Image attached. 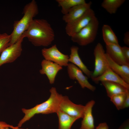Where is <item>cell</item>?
I'll use <instances>...</instances> for the list:
<instances>
[{
    "label": "cell",
    "instance_id": "cell-31",
    "mask_svg": "<svg viewBox=\"0 0 129 129\" xmlns=\"http://www.w3.org/2000/svg\"><path fill=\"white\" fill-rule=\"evenodd\" d=\"M0 129H9V127H6L0 128Z\"/></svg>",
    "mask_w": 129,
    "mask_h": 129
},
{
    "label": "cell",
    "instance_id": "cell-15",
    "mask_svg": "<svg viewBox=\"0 0 129 129\" xmlns=\"http://www.w3.org/2000/svg\"><path fill=\"white\" fill-rule=\"evenodd\" d=\"M95 104L93 100L89 101L85 106V110L80 129H94V121L92 108Z\"/></svg>",
    "mask_w": 129,
    "mask_h": 129
},
{
    "label": "cell",
    "instance_id": "cell-24",
    "mask_svg": "<svg viewBox=\"0 0 129 129\" xmlns=\"http://www.w3.org/2000/svg\"><path fill=\"white\" fill-rule=\"evenodd\" d=\"M11 39L10 35L5 33H0V54L9 46Z\"/></svg>",
    "mask_w": 129,
    "mask_h": 129
},
{
    "label": "cell",
    "instance_id": "cell-3",
    "mask_svg": "<svg viewBox=\"0 0 129 129\" xmlns=\"http://www.w3.org/2000/svg\"><path fill=\"white\" fill-rule=\"evenodd\" d=\"M38 12V5L34 0H32L24 6L23 9V16L20 20L15 21L13 24V30L10 34L11 39L9 46L17 41Z\"/></svg>",
    "mask_w": 129,
    "mask_h": 129
},
{
    "label": "cell",
    "instance_id": "cell-14",
    "mask_svg": "<svg viewBox=\"0 0 129 129\" xmlns=\"http://www.w3.org/2000/svg\"><path fill=\"white\" fill-rule=\"evenodd\" d=\"M96 83L100 81H107L120 84L129 90V84L124 81L118 75L114 72L108 66L106 71L101 75L91 79Z\"/></svg>",
    "mask_w": 129,
    "mask_h": 129
},
{
    "label": "cell",
    "instance_id": "cell-16",
    "mask_svg": "<svg viewBox=\"0 0 129 129\" xmlns=\"http://www.w3.org/2000/svg\"><path fill=\"white\" fill-rule=\"evenodd\" d=\"M105 56L108 67L125 82L129 84V66L121 65L113 61L106 53Z\"/></svg>",
    "mask_w": 129,
    "mask_h": 129
},
{
    "label": "cell",
    "instance_id": "cell-22",
    "mask_svg": "<svg viewBox=\"0 0 129 129\" xmlns=\"http://www.w3.org/2000/svg\"><path fill=\"white\" fill-rule=\"evenodd\" d=\"M125 1V0H104L101 5L109 14H114Z\"/></svg>",
    "mask_w": 129,
    "mask_h": 129
},
{
    "label": "cell",
    "instance_id": "cell-25",
    "mask_svg": "<svg viewBox=\"0 0 129 129\" xmlns=\"http://www.w3.org/2000/svg\"><path fill=\"white\" fill-rule=\"evenodd\" d=\"M124 55L127 61L129 63V48L126 46L121 47Z\"/></svg>",
    "mask_w": 129,
    "mask_h": 129
},
{
    "label": "cell",
    "instance_id": "cell-13",
    "mask_svg": "<svg viewBox=\"0 0 129 129\" xmlns=\"http://www.w3.org/2000/svg\"><path fill=\"white\" fill-rule=\"evenodd\" d=\"M107 54L114 62L121 65L129 66L123 54L121 47L119 44H110L106 45Z\"/></svg>",
    "mask_w": 129,
    "mask_h": 129
},
{
    "label": "cell",
    "instance_id": "cell-23",
    "mask_svg": "<svg viewBox=\"0 0 129 129\" xmlns=\"http://www.w3.org/2000/svg\"><path fill=\"white\" fill-rule=\"evenodd\" d=\"M128 91L127 93L117 94L110 98V101L118 110L122 109Z\"/></svg>",
    "mask_w": 129,
    "mask_h": 129
},
{
    "label": "cell",
    "instance_id": "cell-12",
    "mask_svg": "<svg viewBox=\"0 0 129 129\" xmlns=\"http://www.w3.org/2000/svg\"><path fill=\"white\" fill-rule=\"evenodd\" d=\"M92 4V2L90 1L73 7L67 13L63 15L62 17L63 20L67 23L76 20L91 8Z\"/></svg>",
    "mask_w": 129,
    "mask_h": 129
},
{
    "label": "cell",
    "instance_id": "cell-27",
    "mask_svg": "<svg viewBox=\"0 0 129 129\" xmlns=\"http://www.w3.org/2000/svg\"><path fill=\"white\" fill-rule=\"evenodd\" d=\"M118 129H129V119L124 121Z\"/></svg>",
    "mask_w": 129,
    "mask_h": 129
},
{
    "label": "cell",
    "instance_id": "cell-29",
    "mask_svg": "<svg viewBox=\"0 0 129 129\" xmlns=\"http://www.w3.org/2000/svg\"><path fill=\"white\" fill-rule=\"evenodd\" d=\"M129 107V91L127 93V96L125 99L122 109L128 108Z\"/></svg>",
    "mask_w": 129,
    "mask_h": 129
},
{
    "label": "cell",
    "instance_id": "cell-11",
    "mask_svg": "<svg viewBox=\"0 0 129 129\" xmlns=\"http://www.w3.org/2000/svg\"><path fill=\"white\" fill-rule=\"evenodd\" d=\"M42 69L39 71L42 75H45L50 83L53 84L58 72L62 69V66L52 61L43 59L41 62Z\"/></svg>",
    "mask_w": 129,
    "mask_h": 129
},
{
    "label": "cell",
    "instance_id": "cell-1",
    "mask_svg": "<svg viewBox=\"0 0 129 129\" xmlns=\"http://www.w3.org/2000/svg\"><path fill=\"white\" fill-rule=\"evenodd\" d=\"M35 46L47 47L54 40L55 35L51 25L46 20L33 19L22 34Z\"/></svg>",
    "mask_w": 129,
    "mask_h": 129
},
{
    "label": "cell",
    "instance_id": "cell-9",
    "mask_svg": "<svg viewBox=\"0 0 129 129\" xmlns=\"http://www.w3.org/2000/svg\"><path fill=\"white\" fill-rule=\"evenodd\" d=\"M85 106L73 103L66 96H63L59 109L67 114L79 119L83 117Z\"/></svg>",
    "mask_w": 129,
    "mask_h": 129
},
{
    "label": "cell",
    "instance_id": "cell-6",
    "mask_svg": "<svg viewBox=\"0 0 129 129\" xmlns=\"http://www.w3.org/2000/svg\"><path fill=\"white\" fill-rule=\"evenodd\" d=\"M105 54L102 45L100 43H97L94 50L95 67L91 77V79L101 75L108 67Z\"/></svg>",
    "mask_w": 129,
    "mask_h": 129
},
{
    "label": "cell",
    "instance_id": "cell-5",
    "mask_svg": "<svg viewBox=\"0 0 129 129\" xmlns=\"http://www.w3.org/2000/svg\"><path fill=\"white\" fill-rule=\"evenodd\" d=\"M95 16L94 11L90 9L77 19L66 23L65 28L66 34L72 37L87 25Z\"/></svg>",
    "mask_w": 129,
    "mask_h": 129
},
{
    "label": "cell",
    "instance_id": "cell-18",
    "mask_svg": "<svg viewBox=\"0 0 129 129\" xmlns=\"http://www.w3.org/2000/svg\"><path fill=\"white\" fill-rule=\"evenodd\" d=\"M101 82L106 89L107 96L110 98L114 95L126 93L129 91V90L118 83L107 81Z\"/></svg>",
    "mask_w": 129,
    "mask_h": 129
},
{
    "label": "cell",
    "instance_id": "cell-10",
    "mask_svg": "<svg viewBox=\"0 0 129 129\" xmlns=\"http://www.w3.org/2000/svg\"><path fill=\"white\" fill-rule=\"evenodd\" d=\"M67 70L70 78L76 80L82 88H86L92 91L95 90L96 87L89 82L88 78L84 75L82 70L75 65L72 63H68Z\"/></svg>",
    "mask_w": 129,
    "mask_h": 129
},
{
    "label": "cell",
    "instance_id": "cell-19",
    "mask_svg": "<svg viewBox=\"0 0 129 129\" xmlns=\"http://www.w3.org/2000/svg\"><path fill=\"white\" fill-rule=\"evenodd\" d=\"M56 113L59 119L58 129H70L73 123L79 119L67 114L60 109Z\"/></svg>",
    "mask_w": 129,
    "mask_h": 129
},
{
    "label": "cell",
    "instance_id": "cell-8",
    "mask_svg": "<svg viewBox=\"0 0 129 129\" xmlns=\"http://www.w3.org/2000/svg\"><path fill=\"white\" fill-rule=\"evenodd\" d=\"M41 53L44 59L52 61L62 67L67 66L69 56L60 51L56 44L49 48H43Z\"/></svg>",
    "mask_w": 129,
    "mask_h": 129
},
{
    "label": "cell",
    "instance_id": "cell-17",
    "mask_svg": "<svg viewBox=\"0 0 129 129\" xmlns=\"http://www.w3.org/2000/svg\"><path fill=\"white\" fill-rule=\"evenodd\" d=\"M79 49L78 47L76 46H73L71 47L69 62H71L79 68L88 78H90L92 72L88 69L81 59L78 54Z\"/></svg>",
    "mask_w": 129,
    "mask_h": 129
},
{
    "label": "cell",
    "instance_id": "cell-4",
    "mask_svg": "<svg viewBox=\"0 0 129 129\" xmlns=\"http://www.w3.org/2000/svg\"><path fill=\"white\" fill-rule=\"evenodd\" d=\"M99 25V21L95 16L87 25L71 37V40L81 46L92 43L96 38Z\"/></svg>",
    "mask_w": 129,
    "mask_h": 129
},
{
    "label": "cell",
    "instance_id": "cell-7",
    "mask_svg": "<svg viewBox=\"0 0 129 129\" xmlns=\"http://www.w3.org/2000/svg\"><path fill=\"white\" fill-rule=\"evenodd\" d=\"M24 38L22 35L17 42L2 52L0 56V67L4 64L13 62L20 56L22 51V43Z\"/></svg>",
    "mask_w": 129,
    "mask_h": 129
},
{
    "label": "cell",
    "instance_id": "cell-30",
    "mask_svg": "<svg viewBox=\"0 0 129 129\" xmlns=\"http://www.w3.org/2000/svg\"><path fill=\"white\" fill-rule=\"evenodd\" d=\"M123 41L125 44L129 46V32H126L124 34Z\"/></svg>",
    "mask_w": 129,
    "mask_h": 129
},
{
    "label": "cell",
    "instance_id": "cell-20",
    "mask_svg": "<svg viewBox=\"0 0 129 129\" xmlns=\"http://www.w3.org/2000/svg\"><path fill=\"white\" fill-rule=\"evenodd\" d=\"M102 32L103 40L106 45L119 44L117 37L109 26L104 25L102 27Z\"/></svg>",
    "mask_w": 129,
    "mask_h": 129
},
{
    "label": "cell",
    "instance_id": "cell-26",
    "mask_svg": "<svg viewBox=\"0 0 129 129\" xmlns=\"http://www.w3.org/2000/svg\"><path fill=\"white\" fill-rule=\"evenodd\" d=\"M8 127L12 129H20V128L17 126L14 127L12 125L7 124L5 122L3 121L0 122V128L3 127Z\"/></svg>",
    "mask_w": 129,
    "mask_h": 129
},
{
    "label": "cell",
    "instance_id": "cell-2",
    "mask_svg": "<svg viewBox=\"0 0 129 129\" xmlns=\"http://www.w3.org/2000/svg\"><path fill=\"white\" fill-rule=\"evenodd\" d=\"M49 91L50 96L46 101L30 109H22V111L25 115L18 124V127H21L23 123L36 114L56 113L59 109V105L63 96L59 94L54 87H52Z\"/></svg>",
    "mask_w": 129,
    "mask_h": 129
},
{
    "label": "cell",
    "instance_id": "cell-28",
    "mask_svg": "<svg viewBox=\"0 0 129 129\" xmlns=\"http://www.w3.org/2000/svg\"><path fill=\"white\" fill-rule=\"evenodd\" d=\"M94 129H109V127L106 122H102L99 124Z\"/></svg>",
    "mask_w": 129,
    "mask_h": 129
},
{
    "label": "cell",
    "instance_id": "cell-21",
    "mask_svg": "<svg viewBox=\"0 0 129 129\" xmlns=\"http://www.w3.org/2000/svg\"><path fill=\"white\" fill-rule=\"evenodd\" d=\"M59 6L61 8V12L64 15L68 13L73 7L86 3L85 0H56Z\"/></svg>",
    "mask_w": 129,
    "mask_h": 129
}]
</instances>
